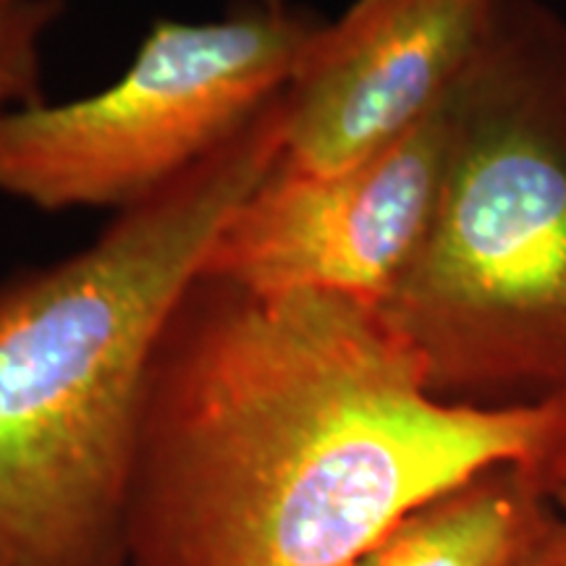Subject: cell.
Wrapping results in <instances>:
<instances>
[{
	"label": "cell",
	"mask_w": 566,
	"mask_h": 566,
	"mask_svg": "<svg viewBox=\"0 0 566 566\" xmlns=\"http://www.w3.org/2000/svg\"><path fill=\"white\" fill-rule=\"evenodd\" d=\"M566 451V399H436L378 304L197 275L155 344L124 566H349L464 480Z\"/></svg>",
	"instance_id": "6da1fadb"
},
{
	"label": "cell",
	"mask_w": 566,
	"mask_h": 566,
	"mask_svg": "<svg viewBox=\"0 0 566 566\" xmlns=\"http://www.w3.org/2000/svg\"><path fill=\"white\" fill-rule=\"evenodd\" d=\"M283 134L281 92L80 252L0 281V548L21 566H124L155 344L221 226L279 160Z\"/></svg>",
	"instance_id": "7a4b0ae2"
},
{
	"label": "cell",
	"mask_w": 566,
	"mask_h": 566,
	"mask_svg": "<svg viewBox=\"0 0 566 566\" xmlns=\"http://www.w3.org/2000/svg\"><path fill=\"white\" fill-rule=\"evenodd\" d=\"M449 160L420 250L378 304L436 399H566V17L504 0L449 95Z\"/></svg>",
	"instance_id": "3957f363"
},
{
	"label": "cell",
	"mask_w": 566,
	"mask_h": 566,
	"mask_svg": "<svg viewBox=\"0 0 566 566\" xmlns=\"http://www.w3.org/2000/svg\"><path fill=\"white\" fill-rule=\"evenodd\" d=\"M323 19L254 0L216 21L158 19L111 87L0 124V192L124 212L221 150L279 97Z\"/></svg>",
	"instance_id": "277c9868"
},
{
	"label": "cell",
	"mask_w": 566,
	"mask_h": 566,
	"mask_svg": "<svg viewBox=\"0 0 566 566\" xmlns=\"http://www.w3.org/2000/svg\"><path fill=\"white\" fill-rule=\"evenodd\" d=\"M449 137L446 97L412 129L342 171L304 174L279 155L221 226L197 275L252 292H325L380 304L433 221Z\"/></svg>",
	"instance_id": "5b68a950"
},
{
	"label": "cell",
	"mask_w": 566,
	"mask_h": 566,
	"mask_svg": "<svg viewBox=\"0 0 566 566\" xmlns=\"http://www.w3.org/2000/svg\"><path fill=\"white\" fill-rule=\"evenodd\" d=\"M504 0H352L283 90L281 160L334 174L412 129L457 87Z\"/></svg>",
	"instance_id": "8992f818"
},
{
	"label": "cell",
	"mask_w": 566,
	"mask_h": 566,
	"mask_svg": "<svg viewBox=\"0 0 566 566\" xmlns=\"http://www.w3.org/2000/svg\"><path fill=\"white\" fill-rule=\"evenodd\" d=\"M546 472L493 467L401 516L349 566H512L554 520Z\"/></svg>",
	"instance_id": "52a82bcc"
},
{
	"label": "cell",
	"mask_w": 566,
	"mask_h": 566,
	"mask_svg": "<svg viewBox=\"0 0 566 566\" xmlns=\"http://www.w3.org/2000/svg\"><path fill=\"white\" fill-rule=\"evenodd\" d=\"M63 13V0H0V124L45 101L42 51Z\"/></svg>",
	"instance_id": "ba28073f"
},
{
	"label": "cell",
	"mask_w": 566,
	"mask_h": 566,
	"mask_svg": "<svg viewBox=\"0 0 566 566\" xmlns=\"http://www.w3.org/2000/svg\"><path fill=\"white\" fill-rule=\"evenodd\" d=\"M512 566H566V520H551Z\"/></svg>",
	"instance_id": "9c48e42d"
},
{
	"label": "cell",
	"mask_w": 566,
	"mask_h": 566,
	"mask_svg": "<svg viewBox=\"0 0 566 566\" xmlns=\"http://www.w3.org/2000/svg\"><path fill=\"white\" fill-rule=\"evenodd\" d=\"M546 480H548L551 499H556L558 504L566 506V451L556 459L554 467H551Z\"/></svg>",
	"instance_id": "30bf717a"
},
{
	"label": "cell",
	"mask_w": 566,
	"mask_h": 566,
	"mask_svg": "<svg viewBox=\"0 0 566 566\" xmlns=\"http://www.w3.org/2000/svg\"><path fill=\"white\" fill-rule=\"evenodd\" d=\"M260 3L268 9H286V6H292V0H260Z\"/></svg>",
	"instance_id": "8fae6325"
},
{
	"label": "cell",
	"mask_w": 566,
	"mask_h": 566,
	"mask_svg": "<svg viewBox=\"0 0 566 566\" xmlns=\"http://www.w3.org/2000/svg\"><path fill=\"white\" fill-rule=\"evenodd\" d=\"M0 566H21V564L11 554H6V551L0 548Z\"/></svg>",
	"instance_id": "7c38bea8"
}]
</instances>
